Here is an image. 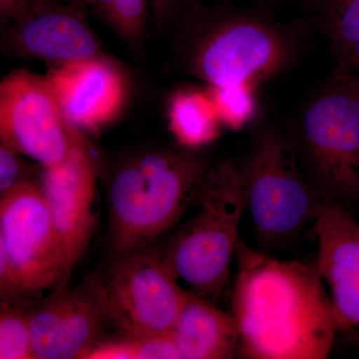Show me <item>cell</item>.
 Returning <instances> with one entry per match:
<instances>
[{"mask_svg": "<svg viewBox=\"0 0 359 359\" xmlns=\"http://www.w3.org/2000/svg\"><path fill=\"white\" fill-rule=\"evenodd\" d=\"M231 309L238 355L323 359L339 334L332 299L316 264L283 262L238 241Z\"/></svg>", "mask_w": 359, "mask_h": 359, "instance_id": "obj_1", "label": "cell"}, {"mask_svg": "<svg viewBox=\"0 0 359 359\" xmlns=\"http://www.w3.org/2000/svg\"><path fill=\"white\" fill-rule=\"evenodd\" d=\"M207 167L196 156L155 151L128 161L108 189L111 238L118 257L143 250L197 199Z\"/></svg>", "mask_w": 359, "mask_h": 359, "instance_id": "obj_2", "label": "cell"}, {"mask_svg": "<svg viewBox=\"0 0 359 359\" xmlns=\"http://www.w3.org/2000/svg\"><path fill=\"white\" fill-rule=\"evenodd\" d=\"M197 200L199 211L177 231L161 257L178 280L212 301L226 287L248 210L243 168L226 161L208 169Z\"/></svg>", "mask_w": 359, "mask_h": 359, "instance_id": "obj_3", "label": "cell"}, {"mask_svg": "<svg viewBox=\"0 0 359 359\" xmlns=\"http://www.w3.org/2000/svg\"><path fill=\"white\" fill-rule=\"evenodd\" d=\"M65 254L39 184L27 181L0 197V295L20 302L58 290Z\"/></svg>", "mask_w": 359, "mask_h": 359, "instance_id": "obj_4", "label": "cell"}, {"mask_svg": "<svg viewBox=\"0 0 359 359\" xmlns=\"http://www.w3.org/2000/svg\"><path fill=\"white\" fill-rule=\"evenodd\" d=\"M243 172L248 209L259 240L266 244L290 240L314 222L325 198L304 178L280 134L262 136Z\"/></svg>", "mask_w": 359, "mask_h": 359, "instance_id": "obj_5", "label": "cell"}, {"mask_svg": "<svg viewBox=\"0 0 359 359\" xmlns=\"http://www.w3.org/2000/svg\"><path fill=\"white\" fill-rule=\"evenodd\" d=\"M302 135L323 197L341 204L359 200V85L335 77L304 113Z\"/></svg>", "mask_w": 359, "mask_h": 359, "instance_id": "obj_6", "label": "cell"}, {"mask_svg": "<svg viewBox=\"0 0 359 359\" xmlns=\"http://www.w3.org/2000/svg\"><path fill=\"white\" fill-rule=\"evenodd\" d=\"M162 257L139 250L120 256L100 282L91 283L107 320L125 337L171 332L188 290Z\"/></svg>", "mask_w": 359, "mask_h": 359, "instance_id": "obj_7", "label": "cell"}, {"mask_svg": "<svg viewBox=\"0 0 359 359\" xmlns=\"http://www.w3.org/2000/svg\"><path fill=\"white\" fill-rule=\"evenodd\" d=\"M0 140L42 167L63 162L83 143L61 109L48 78L14 71L0 84Z\"/></svg>", "mask_w": 359, "mask_h": 359, "instance_id": "obj_8", "label": "cell"}, {"mask_svg": "<svg viewBox=\"0 0 359 359\" xmlns=\"http://www.w3.org/2000/svg\"><path fill=\"white\" fill-rule=\"evenodd\" d=\"M289 56L287 40L275 27L255 18H233L202 40L193 67L211 86L254 85L278 72Z\"/></svg>", "mask_w": 359, "mask_h": 359, "instance_id": "obj_9", "label": "cell"}, {"mask_svg": "<svg viewBox=\"0 0 359 359\" xmlns=\"http://www.w3.org/2000/svg\"><path fill=\"white\" fill-rule=\"evenodd\" d=\"M96 182L95 162L85 142L63 162L43 167L39 185L65 254L62 282L56 290L67 287L71 273L93 236Z\"/></svg>", "mask_w": 359, "mask_h": 359, "instance_id": "obj_10", "label": "cell"}, {"mask_svg": "<svg viewBox=\"0 0 359 359\" xmlns=\"http://www.w3.org/2000/svg\"><path fill=\"white\" fill-rule=\"evenodd\" d=\"M105 320V311L92 283L55 290L29 311L34 358L87 359L101 341Z\"/></svg>", "mask_w": 359, "mask_h": 359, "instance_id": "obj_11", "label": "cell"}, {"mask_svg": "<svg viewBox=\"0 0 359 359\" xmlns=\"http://www.w3.org/2000/svg\"><path fill=\"white\" fill-rule=\"evenodd\" d=\"M47 78L65 117L80 132H98L108 126L128 101L126 74L103 54L56 66Z\"/></svg>", "mask_w": 359, "mask_h": 359, "instance_id": "obj_12", "label": "cell"}, {"mask_svg": "<svg viewBox=\"0 0 359 359\" xmlns=\"http://www.w3.org/2000/svg\"><path fill=\"white\" fill-rule=\"evenodd\" d=\"M316 266L330 290L339 332L359 330V224L341 203L325 199L314 219Z\"/></svg>", "mask_w": 359, "mask_h": 359, "instance_id": "obj_13", "label": "cell"}, {"mask_svg": "<svg viewBox=\"0 0 359 359\" xmlns=\"http://www.w3.org/2000/svg\"><path fill=\"white\" fill-rule=\"evenodd\" d=\"M84 6L50 1L13 21L8 35L13 50L22 57L70 65L102 55Z\"/></svg>", "mask_w": 359, "mask_h": 359, "instance_id": "obj_14", "label": "cell"}, {"mask_svg": "<svg viewBox=\"0 0 359 359\" xmlns=\"http://www.w3.org/2000/svg\"><path fill=\"white\" fill-rule=\"evenodd\" d=\"M172 334L181 359H228L238 354V332L233 313L212 301L187 292Z\"/></svg>", "mask_w": 359, "mask_h": 359, "instance_id": "obj_15", "label": "cell"}, {"mask_svg": "<svg viewBox=\"0 0 359 359\" xmlns=\"http://www.w3.org/2000/svg\"><path fill=\"white\" fill-rule=\"evenodd\" d=\"M168 118L172 134L184 147H203L219 137L222 123L208 90L176 92L170 100Z\"/></svg>", "mask_w": 359, "mask_h": 359, "instance_id": "obj_16", "label": "cell"}, {"mask_svg": "<svg viewBox=\"0 0 359 359\" xmlns=\"http://www.w3.org/2000/svg\"><path fill=\"white\" fill-rule=\"evenodd\" d=\"M181 359L171 332L101 340L87 359Z\"/></svg>", "mask_w": 359, "mask_h": 359, "instance_id": "obj_17", "label": "cell"}, {"mask_svg": "<svg viewBox=\"0 0 359 359\" xmlns=\"http://www.w3.org/2000/svg\"><path fill=\"white\" fill-rule=\"evenodd\" d=\"M330 39L337 62L359 40V0H313Z\"/></svg>", "mask_w": 359, "mask_h": 359, "instance_id": "obj_18", "label": "cell"}, {"mask_svg": "<svg viewBox=\"0 0 359 359\" xmlns=\"http://www.w3.org/2000/svg\"><path fill=\"white\" fill-rule=\"evenodd\" d=\"M150 0H88L106 23L132 44L141 41Z\"/></svg>", "mask_w": 359, "mask_h": 359, "instance_id": "obj_19", "label": "cell"}, {"mask_svg": "<svg viewBox=\"0 0 359 359\" xmlns=\"http://www.w3.org/2000/svg\"><path fill=\"white\" fill-rule=\"evenodd\" d=\"M33 344L29 313L1 301L0 313V359H32Z\"/></svg>", "mask_w": 359, "mask_h": 359, "instance_id": "obj_20", "label": "cell"}, {"mask_svg": "<svg viewBox=\"0 0 359 359\" xmlns=\"http://www.w3.org/2000/svg\"><path fill=\"white\" fill-rule=\"evenodd\" d=\"M252 84L211 86L208 92L218 112L222 125L240 130L252 119L256 113V97Z\"/></svg>", "mask_w": 359, "mask_h": 359, "instance_id": "obj_21", "label": "cell"}, {"mask_svg": "<svg viewBox=\"0 0 359 359\" xmlns=\"http://www.w3.org/2000/svg\"><path fill=\"white\" fill-rule=\"evenodd\" d=\"M29 181L25 179V166L20 153L0 145V197L6 195L20 184Z\"/></svg>", "mask_w": 359, "mask_h": 359, "instance_id": "obj_22", "label": "cell"}, {"mask_svg": "<svg viewBox=\"0 0 359 359\" xmlns=\"http://www.w3.org/2000/svg\"><path fill=\"white\" fill-rule=\"evenodd\" d=\"M50 1L56 0H0V13L2 18L15 21Z\"/></svg>", "mask_w": 359, "mask_h": 359, "instance_id": "obj_23", "label": "cell"}, {"mask_svg": "<svg viewBox=\"0 0 359 359\" xmlns=\"http://www.w3.org/2000/svg\"><path fill=\"white\" fill-rule=\"evenodd\" d=\"M335 77L344 78L359 85V40L337 62Z\"/></svg>", "mask_w": 359, "mask_h": 359, "instance_id": "obj_24", "label": "cell"}, {"mask_svg": "<svg viewBox=\"0 0 359 359\" xmlns=\"http://www.w3.org/2000/svg\"><path fill=\"white\" fill-rule=\"evenodd\" d=\"M178 0H150L153 13L158 21L166 20L172 13Z\"/></svg>", "mask_w": 359, "mask_h": 359, "instance_id": "obj_25", "label": "cell"}, {"mask_svg": "<svg viewBox=\"0 0 359 359\" xmlns=\"http://www.w3.org/2000/svg\"><path fill=\"white\" fill-rule=\"evenodd\" d=\"M349 339L353 341V346L358 349L359 351V330H351V332H344Z\"/></svg>", "mask_w": 359, "mask_h": 359, "instance_id": "obj_26", "label": "cell"}, {"mask_svg": "<svg viewBox=\"0 0 359 359\" xmlns=\"http://www.w3.org/2000/svg\"><path fill=\"white\" fill-rule=\"evenodd\" d=\"M56 1L61 2L65 4H75V6H84L88 4V0H56Z\"/></svg>", "mask_w": 359, "mask_h": 359, "instance_id": "obj_27", "label": "cell"}]
</instances>
